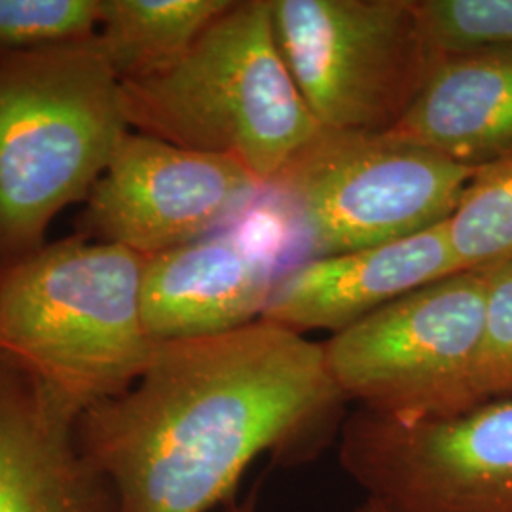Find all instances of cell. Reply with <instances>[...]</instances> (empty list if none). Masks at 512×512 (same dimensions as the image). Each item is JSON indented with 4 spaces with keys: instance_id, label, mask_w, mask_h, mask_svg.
<instances>
[{
    "instance_id": "obj_12",
    "label": "cell",
    "mask_w": 512,
    "mask_h": 512,
    "mask_svg": "<svg viewBox=\"0 0 512 512\" xmlns=\"http://www.w3.org/2000/svg\"><path fill=\"white\" fill-rule=\"evenodd\" d=\"M454 274L458 262L446 222H440L410 238L294 264L277 279L260 319L298 334H336L404 294Z\"/></svg>"
},
{
    "instance_id": "obj_14",
    "label": "cell",
    "mask_w": 512,
    "mask_h": 512,
    "mask_svg": "<svg viewBox=\"0 0 512 512\" xmlns=\"http://www.w3.org/2000/svg\"><path fill=\"white\" fill-rule=\"evenodd\" d=\"M234 0H99L95 33L110 71L145 80L179 63Z\"/></svg>"
},
{
    "instance_id": "obj_15",
    "label": "cell",
    "mask_w": 512,
    "mask_h": 512,
    "mask_svg": "<svg viewBox=\"0 0 512 512\" xmlns=\"http://www.w3.org/2000/svg\"><path fill=\"white\" fill-rule=\"evenodd\" d=\"M446 236L459 272H490L512 264V156L476 171Z\"/></svg>"
},
{
    "instance_id": "obj_7",
    "label": "cell",
    "mask_w": 512,
    "mask_h": 512,
    "mask_svg": "<svg viewBox=\"0 0 512 512\" xmlns=\"http://www.w3.org/2000/svg\"><path fill=\"white\" fill-rule=\"evenodd\" d=\"M270 2L279 52L323 131H393L439 63L416 0Z\"/></svg>"
},
{
    "instance_id": "obj_19",
    "label": "cell",
    "mask_w": 512,
    "mask_h": 512,
    "mask_svg": "<svg viewBox=\"0 0 512 512\" xmlns=\"http://www.w3.org/2000/svg\"><path fill=\"white\" fill-rule=\"evenodd\" d=\"M258 503H260V482L243 495V497H232L224 507L222 512H258Z\"/></svg>"
},
{
    "instance_id": "obj_5",
    "label": "cell",
    "mask_w": 512,
    "mask_h": 512,
    "mask_svg": "<svg viewBox=\"0 0 512 512\" xmlns=\"http://www.w3.org/2000/svg\"><path fill=\"white\" fill-rule=\"evenodd\" d=\"M476 171L395 133L321 129L264 188L310 258H319L446 222Z\"/></svg>"
},
{
    "instance_id": "obj_2",
    "label": "cell",
    "mask_w": 512,
    "mask_h": 512,
    "mask_svg": "<svg viewBox=\"0 0 512 512\" xmlns=\"http://www.w3.org/2000/svg\"><path fill=\"white\" fill-rule=\"evenodd\" d=\"M143 266L82 236L0 262V357L78 414L124 393L158 344L141 313Z\"/></svg>"
},
{
    "instance_id": "obj_1",
    "label": "cell",
    "mask_w": 512,
    "mask_h": 512,
    "mask_svg": "<svg viewBox=\"0 0 512 512\" xmlns=\"http://www.w3.org/2000/svg\"><path fill=\"white\" fill-rule=\"evenodd\" d=\"M346 399L323 344L268 321L158 342L139 380L80 414L118 512H209L256 458H306Z\"/></svg>"
},
{
    "instance_id": "obj_13",
    "label": "cell",
    "mask_w": 512,
    "mask_h": 512,
    "mask_svg": "<svg viewBox=\"0 0 512 512\" xmlns=\"http://www.w3.org/2000/svg\"><path fill=\"white\" fill-rule=\"evenodd\" d=\"M467 167L512 156V52L439 61L393 131Z\"/></svg>"
},
{
    "instance_id": "obj_9",
    "label": "cell",
    "mask_w": 512,
    "mask_h": 512,
    "mask_svg": "<svg viewBox=\"0 0 512 512\" xmlns=\"http://www.w3.org/2000/svg\"><path fill=\"white\" fill-rule=\"evenodd\" d=\"M262 192L264 184L232 158L128 131L78 226L82 238L148 258L226 228Z\"/></svg>"
},
{
    "instance_id": "obj_16",
    "label": "cell",
    "mask_w": 512,
    "mask_h": 512,
    "mask_svg": "<svg viewBox=\"0 0 512 512\" xmlns=\"http://www.w3.org/2000/svg\"><path fill=\"white\" fill-rule=\"evenodd\" d=\"M416 12L437 61L512 52V0H416Z\"/></svg>"
},
{
    "instance_id": "obj_6",
    "label": "cell",
    "mask_w": 512,
    "mask_h": 512,
    "mask_svg": "<svg viewBox=\"0 0 512 512\" xmlns=\"http://www.w3.org/2000/svg\"><path fill=\"white\" fill-rule=\"evenodd\" d=\"M488 272H459L372 311L323 344L342 397L391 420L471 410L486 323Z\"/></svg>"
},
{
    "instance_id": "obj_10",
    "label": "cell",
    "mask_w": 512,
    "mask_h": 512,
    "mask_svg": "<svg viewBox=\"0 0 512 512\" xmlns=\"http://www.w3.org/2000/svg\"><path fill=\"white\" fill-rule=\"evenodd\" d=\"M260 198L219 232L145 258L141 313L154 342L217 336L260 321L283 275L279 245L291 234Z\"/></svg>"
},
{
    "instance_id": "obj_17",
    "label": "cell",
    "mask_w": 512,
    "mask_h": 512,
    "mask_svg": "<svg viewBox=\"0 0 512 512\" xmlns=\"http://www.w3.org/2000/svg\"><path fill=\"white\" fill-rule=\"evenodd\" d=\"M99 0H0V52H23L92 37Z\"/></svg>"
},
{
    "instance_id": "obj_18",
    "label": "cell",
    "mask_w": 512,
    "mask_h": 512,
    "mask_svg": "<svg viewBox=\"0 0 512 512\" xmlns=\"http://www.w3.org/2000/svg\"><path fill=\"white\" fill-rule=\"evenodd\" d=\"M476 387L480 403L512 395V264L488 272Z\"/></svg>"
},
{
    "instance_id": "obj_20",
    "label": "cell",
    "mask_w": 512,
    "mask_h": 512,
    "mask_svg": "<svg viewBox=\"0 0 512 512\" xmlns=\"http://www.w3.org/2000/svg\"><path fill=\"white\" fill-rule=\"evenodd\" d=\"M355 512H384L382 511V509H380V507H376V505H374V503H370V501H366L365 499V503H363V505H361V507H359V509H357V511Z\"/></svg>"
},
{
    "instance_id": "obj_3",
    "label": "cell",
    "mask_w": 512,
    "mask_h": 512,
    "mask_svg": "<svg viewBox=\"0 0 512 512\" xmlns=\"http://www.w3.org/2000/svg\"><path fill=\"white\" fill-rule=\"evenodd\" d=\"M129 128L219 154L268 186L319 135L275 40L270 0H234L179 63L122 82Z\"/></svg>"
},
{
    "instance_id": "obj_11",
    "label": "cell",
    "mask_w": 512,
    "mask_h": 512,
    "mask_svg": "<svg viewBox=\"0 0 512 512\" xmlns=\"http://www.w3.org/2000/svg\"><path fill=\"white\" fill-rule=\"evenodd\" d=\"M78 418L0 357V512H118L107 478L78 444Z\"/></svg>"
},
{
    "instance_id": "obj_4",
    "label": "cell",
    "mask_w": 512,
    "mask_h": 512,
    "mask_svg": "<svg viewBox=\"0 0 512 512\" xmlns=\"http://www.w3.org/2000/svg\"><path fill=\"white\" fill-rule=\"evenodd\" d=\"M128 131L97 35L0 52V262L44 245L55 215L88 198Z\"/></svg>"
},
{
    "instance_id": "obj_8",
    "label": "cell",
    "mask_w": 512,
    "mask_h": 512,
    "mask_svg": "<svg viewBox=\"0 0 512 512\" xmlns=\"http://www.w3.org/2000/svg\"><path fill=\"white\" fill-rule=\"evenodd\" d=\"M338 459L384 512H512V395L440 420L357 410Z\"/></svg>"
}]
</instances>
